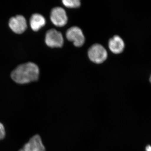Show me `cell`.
<instances>
[{
  "mask_svg": "<svg viewBox=\"0 0 151 151\" xmlns=\"http://www.w3.org/2000/svg\"><path fill=\"white\" fill-rule=\"evenodd\" d=\"M6 133L4 127L1 123H0V140L2 139L5 136Z\"/></svg>",
  "mask_w": 151,
  "mask_h": 151,
  "instance_id": "8fae6325",
  "label": "cell"
},
{
  "mask_svg": "<svg viewBox=\"0 0 151 151\" xmlns=\"http://www.w3.org/2000/svg\"><path fill=\"white\" fill-rule=\"evenodd\" d=\"M62 3L68 8H77L81 5V2L79 0H63Z\"/></svg>",
  "mask_w": 151,
  "mask_h": 151,
  "instance_id": "30bf717a",
  "label": "cell"
},
{
  "mask_svg": "<svg viewBox=\"0 0 151 151\" xmlns=\"http://www.w3.org/2000/svg\"><path fill=\"white\" fill-rule=\"evenodd\" d=\"M88 54L90 60L97 64L103 63L108 58L107 50L99 44H95L90 47Z\"/></svg>",
  "mask_w": 151,
  "mask_h": 151,
  "instance_id": "7a4b0ae2",
  "label": "cell"
},
{
  "mask_svg": "<svg viewBox=\"0 0 151 151\" xmlns=\"http://www.w3.org/2000/svg\"><path fill=\"white\" fill-rule=\"evenodd\" d=\"M9 26L15 33L21 34L25 31L27 27V22L24 17L19 15L10 19Z\"/></svg>",
  "mask_w": 151,
  "mask_h": 151,
  "instance_id": "8992f818",
  "label": "cell"
},
{
  "mask_svg": "<svg viewBox=\"0 0 151 151\" xmlns=\"http://www.w3.org/2000/svg\"><path fill=\"white\" fill-rule=\"evenodd\" d=\"M150 82H151V75L150 76Z\"/></svg>",
  "mask_w": 151,
  "mask_h": 151,
  "instance_id": "4fadbf2b",
  "label": "cell"
},
{
  "mask_svg": "<svg viewBox=\"0 0 151 151\" xmlns=\"http://www.w3.org/2000/svg\"><path fill=\"white\" fill-rule=\"evenodd\" d=\"M146 151H151V146H148L146 148Z\"/></svg>",
  "mask_w": 151,
  "mask_h": 151,
  "instance_id": "7c38bea8",
  "label": "cell"
},
{
  "mask_svg": "<svg viewBox=\"0 0 151 151\" xmlns=\"http://www.w3.org/2000/svg\"><path fill=\"white\" fill-rule=\"evenodd\" d=\"M29 22L32 29L34 31L37 32L44 26L46 24V20L40 14H35L31 17Z\"/></svg>",
  "mask_w": 151,
  "mask_h": 151,
  "instance_id": "9c48e42d",
  "label": "cell"
},
{
  "mask_svg": "<svg viewBox=\"0 0 151 151\" xmlns=\"http://www.w3.org/2000/svg\"><path fill=\"white\" fill-rule=\"evenodd\" d=\"M39 68L36 64L28 62L19 65L11 73V77L15 82L25 84L37 81L39 76Z\"/></svg>",
  "mask_w": 151,
  "mask_h": 151,
  "instance_id": "6da1fadb",
  "label": "cell"
},
{
  "mask_svg": "<svg viewBox=\"0 0 151 151\" xmlns=\"http://www.w3.org/2000/svg\"><path fill=\"white\" fill-rule=\"evenodd\" d=\"M66 37L77 47H81L85 42V37L82 30L78 27H72L67 30Z\"/></svg>",
  "mask_w": 151,
  "mask_h": 151,
  "instance_id": "277c9868",
  "label": "cell"
},
{
  "mask_svg": "<svg viewBox=\"0 0 151 151\" xmlns=\"http://www.w3.org/2000/svg\"><path fill=\"white\" fill-rule=\"evenodd\" d=\"M45 42L49 47H61L63 45L64 40L61 32L52 29L49 30L46 32Z\"/></svg>",
  "mask_w": 151,
  "mask_h": 151,
  "instance_id": "3957f363",
  "label": "cell"
},
{
  "mask_svg": "<svg viewBox=\"0 0 151 151\" xmlns=\"http://www.w3.org/2000/svg\"><path fill=\"white\" fill-rule=\"evenodd\" d=\"M45 147L38 135L33 136L19 151H45Z\"/></svg>",
  "mask_w": 151,
  "mask_h": 151,
  "instance_id": "52a82bcc",
  "label": "cell"
},
{
  "mask_svg": "<svg viewBox=\"0 0 151 151\" xmlns=\"http://www.w3.org/2000/svg\"><path fill=\"white\" fill-rule=\"evenodd\" d=\"M50 18L53 24L58 27L64 26L68 22L66 12L60 7H56L52 10Z\"/></svg>",
  "mask_w": 151,
  "mask_h": 151,
  "instance_id": "5b68a950",
  "label": "cell"
},
{
  "mask_svg": "<svg viewBox=\"0 0 151 151\" xmlns=\"http://www.w3.org/2000/svg\"><path fill=\"white\" fill-rule=\"evenodd\" d=\"M110 50L114 54H120L124 51L125 43L123 39L118 35H115L108 42Z\"/></svg>",
  "mask_w": 151,
  "mask_h": 151,
  "instance_id": "ba28073f",
  "label": "cell"
}]
</instances>
